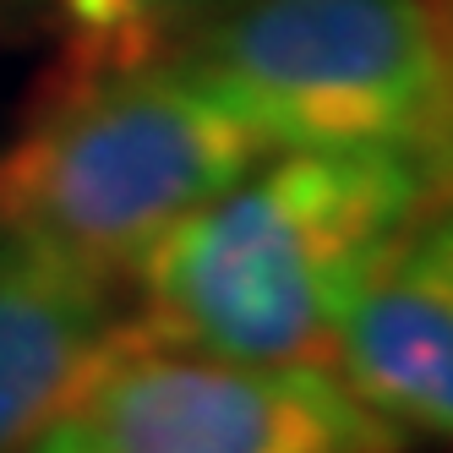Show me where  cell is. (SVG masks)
Segmentation results:
<instances>
[{"label":"cell","mask_w":453,"mask_h":453,"mask_svg":"<svg viewBox=\"0 0 453 453\" xmlns=\"http://www.w3.org/2000/svg\"><path fill=\"white\" fill-rule=\"evenodd\" d=\"M268 158L175 55L60 72L0 153V235L126 284L158 235Z\"/></svg>","instance_id":"2"},{"label":"cell","mask_w":453,"mask_h":453,"mask_svg":"<svg viewBox=\"0 0 453 453\" xmlns=\"http://www.w3.org/2000/svg\"><path fill=\"white\" fill-rule=\"evenodd\" d=\"M432 12H437V27H442V44H448V60H453V0H432ZM453 148V142H448Z\"/></svg>","instance_id":"10"},{"label":"cell","mask_w":453,"mask_h":453,"mask_svg":"<svg viewBox=\"0 0 453 453\" xmlns=\"http://www.w3.org/2000/svg\"><path fill=\"white\" fill-rule=\"evenodd\" d=\"M268 153H410L453 142V60L432 0H235L170 50Z\"/></svg>","instance_id":"3"},{"label":"cell","mask_w":453,"mask_h":453,"mask_svg":"<svg viewBox=\"0 0 453 453\" xmlns=\"http://www.w3.org/2000/svg\"><path fill=\"white\" fill-rule=\"evenodd\" d=\"M22 453H99V448H93V442H88V432L77 426V420H72V415H55V420H50V426H44V432H39L34 442H27Z\"/></svg>","instance_id":"9"},{"label":"cell","mask_w":453,"mask_h":453,"mask_svg":"<svg viewBox=\"0 0 453 453\" xmlns=\"http://www.w3.org/2000/svg\"><path fill=\"white\" fill-rule=\"evenodd\" d=\"M66 415L99 453H404L334 366L148 344L126 317Z\"/></svg>","instance_id":"4"},{"label":"cell","mask_w":453,"mask_h":453,"mask_svg":"<svg viewBox=\"0 0 453 453\" xmlns=\"http://www.w3.org/2000/svg\"><path fill=\"white\" fill-rule=\"evenodd\" d=\"M334 372L394 426L453 442V268L415 235L344 306Z\"/></svg>","instance_id":"6"},{"label":"cell","mask_w":453,"mask_h":453,"mask_svg":"<svg viewBox=\"0 0 453 453\" xmlns=\"http://www.w3.org/2000/svg\"><path fill=\"white\" fill-rule=\"evenodd\" d=\"M120 317V284L0 235V453L66 415Z\"/></svg>","instance_id":"5"},{"label":"cell","mask_w":453,"mask_h":453,"mask_svg":"<svg viewBox=\"0 0 453 453\" xmlns=\"http://www.w3.org/2000/svg\"><path fill=\"white\" fill-rule=\"evenodd\" d=\"M432 203L437 186L410 153H268L148 246L126 279V328L230 361L334 366L344 306Z\"/></svg>","instance_id":"1"},{"label":"cell","mask_w":453,"mask_h":453,"mask_svg":"<svg viewBox=\"0 0 453 453\" xmlns=\"http://www.w3.org/2000/svg\"><path fill=\"white\" fill-rule=\"evenodd\" d=\"M415 246L426 257H437L442 268H453V191L426 208V219H420V230H415Z\"/></svg>","instance_id":"8"},{"label":"cell","mask_w":453,"mask_h":453,"mask_svg":"<svg viewBox=\"0 0 453 453\" xmlns=\"http://www.w3.org/2000/svg\"><path fill=\"white\" fill-rule=\"evenodd\" d=\"M453 191V148L442 153V165H437V197H448Z\"/></svg>","instance_id":"11"},{"label":"cell","mask_w":453,"mask_h":453,"mask_svg":"<svg viewBox=\"0 0 453 453\" xmlns=\"http://www.w3.org/2000/svg\"><path fill=\"white\" fill-rule=\"evenodd\" d=\"M235 0H60V72L137 66L170 55Z\"/></svg>","instance_id":"7"}]
</instances>
